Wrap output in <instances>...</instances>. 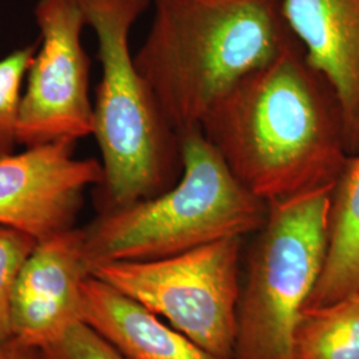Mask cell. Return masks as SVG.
<instances>
[{"label": "cell", "mask_w": 359, "mask_h": 359, "mask_svg": "<svg viewBox=\"0 0 359 359\" xmlns=\"http://www.w3.org/2000/svg\"><path fill=\"white\" fill-rule=\"evenodd\" d=\"M309 63L333 86L344 112L347 152L359 154V0H283Z\"/></svg>", "instance_id": "obj_10"}, {"label": "cell", "mask_w": 359, "mask_h": 359, "mask_svg": "<svg viewBox=\"0 0 359 359\" xmlns=\"http://www.w3.org/2000/svg\"><path fill=\"white\" fill-rule=\"evenodd\" d=\"M200 128L231 175L265 203L333 189L350 157L337 92L301 43L233 84Z\"/></svg>", "instance_id": "obj_1"}, {"label": "cell", "mask_w": 359, "mask_h": 359, "mask_svg": "<svg viewBox=\"0 0 359 359\" xmlns=\"http://www.w3.org/2000/svg\"><path fill=\"white\" fill-rule=\"evenodd\" d=\"M83 322L127 359H221L92 274L83 283Z\"/></svg>", "instance_id": "obj_11"}, {"label": "cell", "mask_w": 359, "mask_h": 359, "mask_svg": "<svg viewBox=\"0 0 359 359\" xmlns=\"http://www.w3.org/2000/svg\"><path fill=\"white\" fill-rule=\"evenodd\" d=\"M90 274L83 228L39 241L15 285L13 338L43 348L83 322V283Z\"/></svg>", "instance_id": "obj_9"}, {"label": "cell", "mask_w": 359, "mask_h": 359, "mask_svg": "<svg viewBox=\"0 0 359 359\" xmlns=\"http://www.w3.org/2000/svg\"><path fill=\"white\" fill-rule=\"evenodd\" d=\"M38 243L25 231L0 225V345L13 338L11 305L15 285Z\"/></svg>", "instance_id": "obj_15"}, {"label": "cell", "mask_w": 359, "mask_h": 359, "mask_svg": "<svg viewBox=\"0 0 359 359\" xmlns=\"http://www.w3.org/2000/svg\"><path fill=\"white\" fill-rule=\"evenodd\" d=\"M36 44L19 48L0 59V157L13 154L18 142V121L22 86L36 53Z\"/></svg>", "instance_id": "obj_14"}, {"label": "cell", "mask_w": 359, "mask_h": 359, "mask_svg": "<svg viewBox=\"0 0 359 359\" xmlns=\"http://www.w3.org/2000/svg\"><path fill=\"white\" fill-rule=\"evenodd\" d=\"M293 359H359V292L302 311Z\"/></svg>", "instance_id": "obj_13"}, {"label": "cell", "mask_w": 359, "mask_h": 359, "mask_svg": "<svg viewBox=\"0 0 359 359\" xmlns=\"http://www.w3.org/2000/svg\"><path fill=\"white\" fill-rule=\"evenodd\" d=\"M243 237L175 256L104 264L92 276L139 301L210 354L233 359L241 295Z\"/></svg>", "instance_id": "obj_6"}, {"label": "cell", "mask_w": 359, "mask_h": 359, "mask_svg": "<svg viewBox=\"0 0 359 359\" xmlns=\"http://www.w3.org/2000/svg\"><path fill=\"white\" fill-rule=\"evenodd\" d=\"M40 46L27 72L18 142L25 148L75 142L93 133L90 57L81 44L87 26L76 0H39Z\"/></svg>", "instance_id": "obj_7"}, {"label": "cell", "mask_w": 359, "mask_h": 359, "mask_svg": "<svg viewBox=\"0 0 359 359\" xmlns=\"http://www.w3.org/2000/svg\"><path fill=\"white\" fill-rule=\"evenodd\" d=\"M0 359H43L41 350L11 338L0 345Z\"/></svg>", "instance_id": "obj_17"}, {"label": "cell", "mask_w": 359, "mask_h": 359, "mask_svg": "<svg viewBox=\"0 0 359 359\" xmlns=\"http://www.w3.org/2000/svg\"><path fill=\"white\" fill-rule=\"evenodd\" d=\"M333 189L268 203L241 285L233 359H293V338L320 280Z\"/></svg>", "instance_id": "obj_5"}, {"label": "cell", "mask_w": 359, "mask_h": 359, "mask_svg": "<svg viewBox=\"0 0 359 359\" xmlns=\"http://www.w3.org/2000/svg\"><path fill=\"white\" fill-rule=\"evenodd\" d=\"M358 292L359 154L348 157L332 191L326 261L305 309L323 306Z\"/></svg>", "instance_id": "obj_12"}, {"label": "cell", "mask_w": 359, "mask_h": 359, "mask_svg": "<svg viewBox=\"0 0 359 359\" xmlns=\"http://www.w3.org/2000/svg\"><path fill=\"white\" fill-rule=\"evenodd\" d=\"M152 0H76L99 44L102 79L93 136L103 180L93 189L97 213L152 198L182 172L179 133L170 127L130 52V31Z\"/></svg>", "instance_id": "obj_3"}, {"label": "cell", "mask_w": 359, "mask_h": 359, "mask_svg": "<svg viewBox=\"0 0 359 359\" xmlns=\"http://www.w3.org/2000/svg\"><path fill=\"white\" fill-rule=\"evenodd\" d=\"M182 172L158 196L97 213L83 228L84 261L92 270L120 261L175 256L224 238L255 234L268 203L231 175L194 126L179 132Z\"/></svg>", "instance_id": "obj_4"}, {"label": "cell", "mask_w": 359, "mask_h": 359, "mask_svg": "<svg viewBox=\"0 0 359 359\" xmlns=\"http://www.w3.org/2000/svg\"><path fill=\"white\" fill-rule=\"evenodd\" d=\"M40 350L43 359H127L86 322H79L59 341Z\"/></svg>", "instance_id": "obj_16"}, {"label": "cell", "mask_w": 359, "mask_h": 359, "mask_svg": "<svg viewBox=\"0 0 359 359\" xmlns=\"http://www.w3.org/2000/svg\"><path fill=\"white\" fill-rule=\"evenodd\" d=\"M75 142L0 157V225L43 241L76 228L84 193L103 180L102 163L77 158Z\"/></svg>", "instance_id": "obj_8"}, {"label": "cell", "mask_w": 359, "mask_h": 359, "mask_svg": "<svg viewBox=\"0 0 359 359\" xmlns=\"http://www.w3.org/2000/svg\"><path fill=\"white\" fill-rule=\"evenodd\" d=\"M154 19L135 62L170 127L200 126L241 77L299 40L283 0H152Z\"/></svg>", "instance_id": "obj_2"}]
</instances>
